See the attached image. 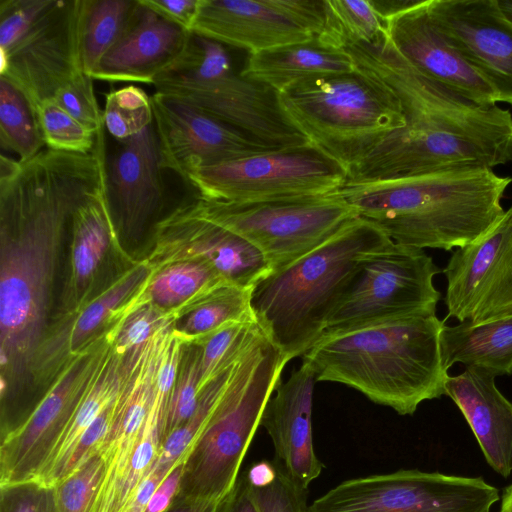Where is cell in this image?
I'll use <instances>...</instances> for the list:
<instances>
[{
  "label": "cell",
  "mask_w": 512,
  "mask_h": 512,
  "mask_svg": "<svg viewBox=\"0 0 512 512\" xmlns=\"http://www.w3.org/2000/svg\"><path fill=\"white\" fill-rule=\"evenodd\" d=\"M105 134L87 154L43 149L0 158L1 427L20 422L34 355L51 321L53 286L75 210L106 185Z\"/></svg>",
  "instance_id": "obj_1"
},
{
  "label": "cell",
  "mask_w": 512,
  "mask_h": 512,
  "mask_svg": "<svg viewBox=\"0 0 512 512\" xmlns=\"http://www.w3.org/2000/svg\"><path fill=\"white\" fill-rule=\"evenodd\" d=\"M345 51L356 67L398 98L406 125L387 136L348 175V182L512 162V114L477 104L426 76L394 47L387 33Z\"/></svg>",
  "instance_id": "obj_2"
},
{
  "label": "cell",
  "mask_w": 512,
  "mask_h": 512,
  "mask_svg": "<svg viewBox=\"0 0 512 512\" xmlns=\"http://www.w3.org/2000/svg\"><path fill=\"white\" fill-rule=\"evenodd\" d=\"M511 183L493 169L462 168L346 182L338 193L394 243L449 251L502 217L501 199Z\"/></svg>",
  "instance_id": "obj_3"
},
{
  "label": "cell",
  "mask_w": 512,
  "mask_h": 512,
  "mask_svg": "<svg viewBox=\"0 0 512 512\" xmlns=\"http://www.w3.org/2000/svg\"><path fill=\"white\" fill-rule=\"evenodd\" d=\"M443 325L432 315L322 334L303 362L317 381L347 385L376 404L412 415L423 401L445 395Z\"/></svg>",
  "instance_id": "obj_4"
},
{
  "label": "cell",
  "mask_w": 512,
  "mask_h": 512,
  "mask_svg": "<svg viewBox=\"0 0 512 512\" xmlns=\"http://www.w3.org/2000/svg\"><path fill=\"white\" fill-rule=\"evenodd\" d=\"M391 242L374 222L357 216L254 285L255 320L287 361L303 356L316 343L365 259Z\"/></svg>",
  "instance_id": "obj_5"
},
{
  "label": "cell",
  "mask_w": 512,
  "mask_h": 512,
  "mask_svg": "<svg viewBox=\"0 0 512 512\" xmlns=\"http://www.w3.org/2000/svg\"><path fill=\"white\" fill-rule=\"evenodd\" d=\"M287 362L261 330L236 362L224 391L187 451L177 497L219 502L232 489Z\"/></svg>",
  "instance_id": "obj_6"
},
{
  "label": "cell",
  "mask_w": 512,
  "mask_h": 512,
  "mask_svg": "<svg viewBox=\"0 0 512 512\" xmlns=\"http://www.w3.org/2000/svg\"><path fill=\"white\" fill-rule=\"evenodd\" d=\"M281 108L319 152L347 174L406 125L396 95L360 71L306 80L279 93Z\"/></svg>",
  "instance_id": "obj_7"
},
{
  "label": "cell",
  "mask_w": 512,
  "mask_h": 512,
  "mask_svg": "<svg viewBox=\"0 0 512 512\" xmlns=\"http://www.w3.org/2000/svg\"><path fill=\"white\" fill-rule=\"evenodd\" d=\"M195 211L254 245L272 271L310 252L359 216L338 191L258 202H222L196 195Z\"/></svg>",
  "instance_id": "obj_8"
},
{
  "label": "cell",
  "mask_w": 512,
  "mask_h": 512,
  "mask_svg": "<svg viewBox=\"0 0 512 512\" xmlns=\"http://www.w3.org/2000/svg\"><path fill=\"white\" fill-rule=\"evenodd\" d=\"M441 270L423 249L391 242L370 254L330 315L323 334L436 315Z\"/></svg>",
  "instance_id": "obj_9"
},
{
  "label": "cell",
  "mask_w": 512,
  "mask_h": 512,
  "mask_svg": "<svg viewBox=\"0 0 512 512\" xmlns=\"http://www.w3.org/2000/svg\"><path fill=\"white\" fill-rule=\"evenodd\" d=\"M347 180L343 167L306 145L203 167L187 183L206 200L258 202L325 195Z\"/></svg>",
  "instance_id": "obj_10"
},
{
  "label": "cell",
  "mask_w": 512,
  "mask_h": 512,
  "mask_svg": "<svg viewBox=\"0 0 512 512\" xmlns=\"http://www.w3.org/2000/svg\"><path fill=\"white\" fill-rule=\"evenodd\" d=\"M498 500V490L479 477L398 470L345 480L307 512H490Z\"/></svg>",
  "instance_id": "obj_11"
},
{
  "label": "cell",
  "mask_w": 512,
  "mask_h": 512,
  "mask_svg": "<svg viewBox=\"0 0 512 512\" xmlns=\"http://www.w3.org/2000/svg\"><path fill=\"white\" fill-rule=\"evenodd\" d=\"M112 345L110 328L68 363L28 418L1 441L0 484L38 477Z\"/></svg>",
  "instance_id": "obj_12"
},
{
  "label": "cell",
  "mask_w": 512,
  "mask_h": 512,
  "mask_svg": "<svg viewBox=\"0 0 512 512\" xmlns=\"http://www.w3.org/2000/svg\"><path fill=\"white\" fill-rule=\"evenodd\" d=\"M154 86L156 92L186 101L266 146L310 145L284 114L279 93L235 72L228 53L201 81Z\"/></svg>",
  "instance_id": "obj_13"
},
{
  "label": "cell",
  "mask_w": 512,
  "mask_h": 512,
  "mask_svg": "<svg viewBox=\"0 0 512 512\" xmlns=\"http://www.w3.org/2000/svg\"><path fill=\"white\" fill-rule=\"evenodd\" d=\"M324 0H201L193 33L249 54L316 38Z\"/></svg>",
  "instance_id": "obj_14"
},
{
  "label": "cell",
  "mask_w": 512,
  "mask_h": 512,
  "mask_svg": "<svg viewBox=\"0 0 512 512\" xmlns=\"http://www.w3.org/2000/svg\"><path fill=\"white\" fill-rule=\"evenodd\" d=\"M443 273L447 317L479 323L512 315V206L481 236L456 248Z\"/></svg>",
  "instance_id": "obj_15"
},
{
  "label": "cell",
  "mask_w": 512,
  "mask_h": 512,
  "mask_svg": "<svg viewBox=\"0 0 512 512\" xmlns=\"http://www.w3.org/2000/svg\"><path fill=\"white\" fill-rule=\"evenodd\" d=\"M152 237V250L143 259L152 272L177 262L203 261L227 282L254 287L272 271L254 245L198 214L190 200L161 218Z\"/></svg>",
  "instance_id": "obj_16"
},
{
  "label": "cell",
  "mask_w": 512,
  "mask_h": 512,
  "mask_svg": "<svg viewBox=\"0 0 512 512\" xmlns=\"http://www.w3.org/2000/svg\"><path fill=\"white\" fill-rule=\"evenodd\" d=\"M79 10L80 0H53L12 48L0 51V76L26 96L35 112L44 100L84 73L78 42Z\"/></svg>",
  "instance_id": "obj_17"
},
{
  "label": "cell",
  "mask_w": 512,
  "mask_h": 512,
  "mask_svg": "<svg viewBox=\"0 0 512 512\" xmlns=\"http://www.w3.org/2000/svg\"><path fill=\"white\" fill-rule=\"evenodd\" d=\"M151 104L161 167L186 182L200 168L279 149L179 98L155 92Z\"/></svg>",
  "instance_id": "obj_18"
},
{
  "label": "cell",
  "mask_w": 512,
  "mask_h": 512,
  "mask_svg": "<svg viewBox=\"0 0 512 512\" xmlns=\"http://www.w3.org/2000/svg\"><path fill=\"white\" fill-rule=\"evenodd\" d=\"M68 248L62 289L52 318L75 312L126 271L114 267L135 263L124 250L111 216L106 185L75 210Z\"/></svg>",
  "instance_id": "obj_19"
},
{
  "label": "cell",
  "mask_w": 512,
  "mask_h": 512,
  "mask_svg": "<svg viewBox=\"0 0 512 512\" xmlns=\"http://www.w3.org/2000/svg\"><path fill=\"white\" fill-rule=\"evenodd\" d=\"M429 14L497 103L512 105V23L497 0H428Z\"/></svg>",
  "instance_id": "obj_20"
},
{
  "label": "cell",
  "mask_w": 512,
  "mask_h": 512,
  "mask_svg": "<svg viewBox=\"0 0 512 512\" xmlns=\"http://www.w3.org/2000/svg\"><path fill=\"white\" fill-rule=\"evenodd\" d=\"M151 273L144 260L135 262L81 308L53 317L32 361L31 386L46 391L78 353L120 318L125 304Z\"/></svg>",
  "instance_id": "obj_21"
},
{
  "label": "cell",
  "mask_w": 512,
  "mask_h": 512,
  "mask_svg": "<svg viewBox=\"0 0 512 512\" xmlns=\"http://www.w3.org/2000/svg\"><path fill=\"white\" fill-rule=\"evenodd\" d=\"M107 161L106 196L122 242L154 234L164 201V183L154 124L121 142Z\"/></svg>",
  "instance_id": "obj_22"
},
{
  "label": "cell",
  "mask_w": 512,
  "mask_h": 512,
  "mask_svg": "<svg viewBox=\"0 0 512 512\" xmlns=\"http://www.w3.org/2000/svg\"><path fill=\"white\" fill-rule=\"evenodd\" d=\"M428 0L386 22V33L396 50L426 76L484 106L497 104L492 88L459 54L432 20Z\"/></svg>",
  "instance_id": "obj_23"
},
{
  "label": "cell",
  "mask_w": 512,
  "mask_h": 512,
  "mask_svg": "<svg viewBox=\"0 0 512 512\" xmlns=\"http://www.w3.org/2000/svg\"><path fill=\"white\" fill-rule=\"evenodd\" d=\"M316 375L311 366L302 365L276 387L266 404L261 424L270 436L274 462L299 487L308 489L321 473L312 436V404Z\"/></svg>",
  "instance_id": "obj_24"
},
{
  "label": "cell",
  "mask_w": 512,
  "mask_h": 512,
  "mask_svg": "<svg viewBox=\"0 0 512 512\" xmlns=\"http://www.w3.org/2000/svg\"><path fill=\"white\" fill-rule=\"evenodd\" d=\"M192 34L140 4L132 24L101 59L92 78L154 85L182 55Z\"/></svg>",
  "instance_id": "obj_25"
},
{
  "label": "cell",
  "mask_w": 512,
  "mask_h": 512,
  "mask_svg": "<svg viewBox=\"0 0 512 512\" xmlns=\"http://www.w3.org/2000/svg\"><path fill=\"white\" fill-rule=\"evenodd\" d=\"M445 395L462 412L488 464L508 477L512 472V403L498 390L495 377L466 368L448 376Z\"/></svg>",
  "instance_id": "obj_26"
},
{
  "label": "cell",
  "mask_w": 512,
  "mask_h": 512,
  "mask_svg": "<svg viewBox=\"0 0 512 512\" xmlns=\"http://www.w3.org/2000/svg\"><path fill=\"white\" fill-rule=\"evenodd\" d=\"M355 70L345 50L324 46L314 38L250 54L240 73L281 93L306 80Z\"/></svg>",
  "instance_id": "obj_27"
},
{
  "label": "cell",
  "mask_w": 512,
  "mask_h": 512,
  "mask_svg": "<svg viewBox=\"0 0 512 512\" xmlns=\"http://www.w3.org/2000/svg\"><path fill=\"white\" fill-rule=\"evenodd\" d=\"M440 349L444 367L456 363L494 377L512 374V315L479 323L442 327Z\"/></svg>",
  "instance_id": "obj_28"
},
{
  "label": "cell",
  "mask_w": 512,
  "mask_h": 512,
  "mask_svg": "<svg viewBox=\"0 0 512 512\" xmlns=\"http://www.w3.org/2000/svg\"><path fill=\"white\" fill-rule=\"evenodd\" d=\"M122 360L123 356L119 355L112 345L60 441L36 480L53 487L63 478L67 461L75 444L98 415L117 396Z\"/></svg>",
  "instance_id": "obj_29"
},
{
  "label": "cell",
  "mask_w": 512,
  "mask_h": 512,
  "mask_svg": "<svg viewBox=\"0 0 512 512\" xmlns=\"http://www.w3.org/2000/svg\"><path fill=\"white\" fill-rule=\"evenodd\" d=\"M140 8L139 0H80L78 42L83 72L92 77Z\"/></svg>",
  "instance_id": "obj_30"
},
{
  "label": "cell",
  "mask_w": 512,
  "mask_h": 512,
  "mask_svg": "<svg viewBox=\"0 0 512 512\" xmlns=\"http://www.w3.org/2000/svg\"><path fill=\"white\" fill-rule=\"evenodd\" d=\"M222 282L227 281L206 262H177L152 272L133 300L170 311L177 322L190 303Z\"/></svg>",
  "instance_id": "obj_31"
},
{
  "label": "cell",
  "mask_w": 512,
  "mask_h": 512,
  "mask_svg": "<svg viewBox=\"0 0 512 512\" xmlns=\"http://www.w3.org/2000/svg\"><path fill=\"white\" fill-rule=\"evenodd\" d=\"M252 289L222 282L190 303L173 327L187 343H192L227 323L255 320Z\"/></svg>",
  "instance_id": "obj_32"
},
{
  "label": "cell",
  "mask_w": 512,
  "mask_h": 512,
  "mask_svg": "<svg viewBox=\"0 0 512 512\" xmlns=\"http://www.w3.org/2000/svg\"><path fill=\"white\" fill-rule=\"evenodd\" d=\"M325 19L316 37L324 46L345 50L358 43H373L386 33L385 22L369 0H324Z\"/></svg>",
  "instance_id": "obj_33"
},
{
  "label": "cell",
  "mask_w": 512,
  "mask_h": 512,
  "mask_svg": "<svg viewBox=\"0 0 512 512\" xmlns=\"http://www.w3.org/2000/svg\"><path fill=\"white\" fill-rule=\"evenodd\" d=\"M0 144L27 161L43 150L45 142L36 112L26 96L0 76Z\"/></svg>",
  "instance_id": "obj_34"
},
{
  "label": "cell",
  "mask_w": 512,
  "mask_h": 512,
  "mask_svg": "<svg viewBox=\"0 0 512 512\" xmlns=\"http://www.w3.org/2000/svg\"><path fill=\"white\" fill-rule=\"evenodd\" d=\"M260 331L256 320L234 321L192 342L202 347L198 395L238 361Z\"/></svg>",
  "instance_id": "obj_35"
},
{
  "label": "cell",
  "mask_w": 512,
  "mask_h": 512,
  "mask_svg": "<svg viewBox=\"0 0 512 512\" xmlns=\"http://www.w3.org/2000/svg\"><path fill=\"white\" fill-rule=\"evenodd\" d=\"M103 121L111 136L127 141L154 124L151 97L134 85L112 90L106 95Z\"/></svg>",
  "instance_id": "obj_36"
},
{
  "label": "cell",
  "mask_w": 512,
  "mask_h": 512,
  "mask_svg": "<svg viewBox=\"0 0 512 512\" xmlns=\"http://www.w3.org/2000/svg\"><path fill=\"white\" fill-rule=\"evenodd\" d=\"M201 358L200 345H184L176 381L163 417L161 445L169 435L187 422L197 407Z\"/></svg>",
  "instance_id": "obj_37"
},
{
  "label": "cell",
  "mask_w": 512,
  "mask_h": 512,
  "mask_svg": "<svg viewBox=\"0 0 512 512\" xmlns=\"http://www.w3.org/2000/svg\"><path fill=\"white\" fill-rule=\"evenodd\" d=\"M236 364V363H235ZM223 371L201 392L197 407L187 422L169 435L161 445L156 465L172 470L184 457L205 425L219 397L224 391L235 366Z\"/></svg>",
  "instance_id": "obj_38"
},
{
  "label": "cell",
  "mask_w": 512,
  "mask_h": 512,
  "mask_svg": "<svg viewBox=\"0 0 512 512\" xmlns=\"http://www.w3.org/2000/svg\"><path fill=\"white\" fill-rule=\"evenodd\" d=\"M48 149L87 154L96 143V134L67 112L54 98L44 100L36 110Z\"/></svg>",
  "instance_id": "obj_39"
},
{
  "label": "cell",
  "mask_w": 512,
  "mask_h": 512,
  "mask_svg": "<svg viewBox=\"0 0 512 512\" xmlns=\"http://www.w3.org/2000/svg\"><path fill=\"white\" fill-rule=\"evenodd\" d=\"M172 312L151 303H137L133 297L125 304L120 318L112 325L113 346L126 355L148 341L159 330L174 325Z\"/></svg>",
  "instance_id": "obj_40"
},
{
  "label": "cell",
  "mask_w": 512,
  "mask_h": 512,
  "mask_svg": "<svg viewBox=\"0 0 512 512\" xmlns=\"http://www.w3.org/2000/svg\"><path fill=\"white\" fill-rule=\"evenodd\" d=\"M106 473L97 453L53 486L58 512H91Z\"/></svg>",
  "instance_id": "obj_41"
},
{
  "label": "cell",
  "mask_w": 512,
  "mask_h": 512,
  "mask_svg": "<svg viewBox=\"0 0 512 512\" xmlns=\"http://www.w3.org/2000/svg\"><path fill=\"white\" fill-rule=\"evenodd\" d=\"M67 112L96 135L105 129L93 87V78L85 73L61 87L53 97Z\"/></svg>",
  "instance_id": "obj_42"
},
{
  "label": "cell",
  "mask_w": 512,
  "mask_h": 512,
  "mask_svg": "<svg viewBox=\"0 0 512 512\" xmlns=\"http://www.w3.org/2000/svg\"><path fill=\"white\" fill-rule=\"evenodd\" d=\"M53 0H0V51L12 48Z\"/></svg>",
  "instance_id": "obj_43"
},
{
  "label": "cell",
  "mask_w": 512,
  "mask_h": 512,
  "mask_svg": "<svg viewBox=\"0 0 512 512\" xmlns=\"http://www.w3.org/2000/svg\"><path fill=\"white\" fill-rule=\"evenodd\" d=\"M0 512H58L53 487L36 479L0 484Z\"/></svg>",
  "instance_id": "obj_44"
},
{
  "label": "cell",
  "mask_w": 512,
  "mask_h": 512,
  "mask_svg": "<svg viewBox=\"0 0 512 512\" xmlns=\"http://www.w3.org/2000/svg\"><path fill=\"white\" fill-rule=\"evenodd\" d=\"M276 466L277 478L271 485L263 488L251 487L259 511L307 512V490L296 485L277 464Z\"/></svg>",
  "instance_id": "obj_45"
},
{
  "label": "cell",
  "mask_w": 512,
  "mask_h": 512,
  "mask_svg": "<svg viewBox=\"0 0 512 512\" xmlns=\"http://www.w3.org/2000/svg\"><path fill=\"white\" fill-rule=\"evenodd\" d=\"M201 0H139L165 20L193 33Z\"/></svg>",
  "instance_id": "obj_46"
},
{
  "label": "cell",
  "mask_w": 512,
  "mask_h": 512,
  "mask_svg": "<svg viewBox=\"0 0 512 512\" xmlns=\"http://www.w3.org/2000/svg\"><path fill=\"white\" fill-rule=\"evenodd\" d=\"M216 512H260L245 472L239 474L232 489L218 502Z\"/></svg>",
  "instance_id": "obj_47"
},
{
  "label": "cell",
  "mask_w": 512,
  "mask_h": 512,
  "mask_svg": "<svg viewBox=\"0 0 512 512\" xmlns=\"http://www.w3.org/2000/svg\"><path fill=\"white\" fill-rule=\"evenodd\" d=\"M182 476V463L176 465L156 489L143 512H164L178 494Z\"/></svg>",
  "instance_id": "obj_48"
},
{
  "label": "cell",
  "mask_w": 512,
  "mask_h": 512,
  "mask_svg": "<svg viewBox=\"0 0 512 512\" xmlns=\"http://www.w3.org/2000/svg\"><path fill=\"white\" fill-rule=\"evenodd\" d=\"M245 475L252 488H263L271 485L277 478V466L274 461H257L247 468Z\"/></svg>",
  "instance_id": "obj_49"
},
{
  "label": "cell",
  "mask_w": 512,
  "mask_h": 512,
  "mask_svg": "<svg viewBox=\"0 0 512 512\" xmlns=\"http://www.w3.org/2000/svg\"><path fill=\"white\" fill-rule=\"evenodd\" d=\"M379 17L386 22L392 16L411 7L418 0H369Z\"/></svg>",
  "instance_id": "obj_50"
},
{
  "label": "cell",
  "mask_w": 512,
  "mask_h": 512,
  "mask_svg": "<svg viewBox=\"0 0 512 512\" xmlns=\"http://www.w3.org/2000/svg\"><path fill=\"white\" fill-rule=\"evenodd\" d=\"M218 502L188 500L175 497L164 512H216Z\"/></svg>",
  "instance_id": "obj_51"
},
{
  "label": "cell",
  "mask_w": 512,
  "mask_h": 512,
  "mask_svg": "<svg viewBox=\"0 0 512 512\" xmlns=\"http://www.w3.org/2000/svg\"><path fill=\"white\" fill-rule=\"evenodd\" d=\"M501 512H512V484L506 488L503 494Z\"/></svg>",
  "instance_id": "obj_52"
},
{
  "label": "cell",
  "mask_w": 512,
  "mask_h": 512,
  "mask_svg": "<svg viewBox=\"0 0 512 512\" xmlns=\"http://www.w3.org/2000/svg\"><path fill=\"white\" fill-rule=\"evenodd\" d=\"M497 4L504 16L512 23V0H497Z\"/></svg>",
  "instance_id": "obj_53"
},
{
  "label": "cell",
  "mask_w": 512,
  "mask_h": 512,
  "mask_svg": "<svg viewBox=\"0 0 512 512\" xmlns=\"http://www.w3.org/2000/svg\"><path fill=\"white\" fill-rule=\"evenodd\" d=\"M123 512H140V511H138V510H136V509H133V508L128 507V508H126Z\"/></svg>",
  "instance_id": "obj_54"
}]
</instances>
